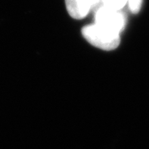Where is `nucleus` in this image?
Masks as SVG:
<instances>
[{"instance_id":"f257e3e1","label":"nucleus","mask_w":149,"mask_h":149,"mask_svg":"<svg viewBox=\"0 0 149 149\" xmlns=\"http://www.w3.org/2000/svg\"><path fill=\"white\" fill-rule=\"evenodd\" d=\"M82 33L89 43L106 51L115 49L120 41L119 33L103 28L96 24L84 26Z\"/></svg>"},{"instance_id":"f03ea898","label":"nucleus","mask_w":149,"mask_h":149,"mask_svg":"<svg viewBox=\"0 0 149 149\" xmlns=\"http://www.w3.org/2000/svg\"><path fill=\"white\" fill-rule=\"evenodd\" d=\"M95 24L119 34L124 30L127 24L124 14L120 11L111 9L105 6L98 8L95 15Z\"/></svg>"},{"instance_id":"7ed1b4c3","label":"nucleus","mask_w":149,"mask_h":149,"mask_svg":"<svg viewBox=\"0 0 149 149\" xmlns=\"http://www.w3.org/2000/svg\"><path fill=\"white\" fill-rule=\"evenodd\" d=\"M102 0H65L67 9L72 17L82 19L90 9L96 7Z\"/></svg>"},{"instance_id":"20e7f679","label":"nucleus","mask_w":149,"mask_h":149,"mask_svg":"<svg viewBox=\"0 0 149 149\" xmlns=\"http://www.w3.org/2000/svg\"><path fill=\"white\" fill-rule=\"evenodd\" d=\"M128 0H102L103 6L117 11H120L127 3Z\"/></svg>"},{"instance_id":"39448f33","label":"nucleus","mask_w":149,"mask_h":149,"mask_svg":"<svg viewBox=\"0 0 149 149\" xmlns=\"http://www.w3.org/2000/svg\"><path fill=\"white\" fill-rule=\"evenodd\" d=\"M142 1L143 0H128L127 3H128L129 8L130 9L131 12H132L133 14L139 12L141 7H142Z\"/></svg>"}]
</instances>
